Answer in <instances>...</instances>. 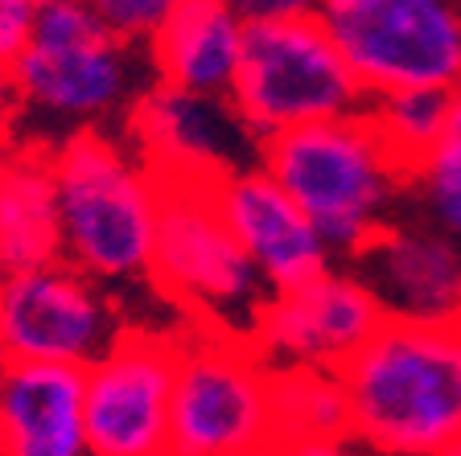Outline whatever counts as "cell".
I'll use <instances>...</instances> for the list:
<instances>
[{"mask_svg":"<svg viewBox=\"0 0 461 456\" xmlns=\"http://www.w3.org/2000/svg\"><path fill=\"white\" fill-rule=\"evenodd\" d=\"M355 436L379 452H461V321L384 317L338 366Z\"/></svg>","mask_w":461,"mask_h":456,"instance_id":"1","label":"cell"},{"mask_svg":"<svg viewBox=\"0 0 461 456\" xmlns=\"http://www.w3.org/2000/svg\"><path fill=\"white\" fill-rule=\"evenodd\" d=\"M259 169L285 185L330 251L342 255H355L375 230L387 227L392 206L412 185L366 107L259 140Z\"/></svg>","mask_w":461,"mask_h":456,"instance_id":"2","label":"cell"},{"mask_svg":"<svg viewBox=\"0 0 461 456\" xmlns=\"http://www.w3.org/2000/svg\"><path fill=\"white\" fill-rule=\"evenodd\" d=\"M157 181V235L149 255V276L198 317L202 329L248 337L264 304L272 300L268 280L240 247L227 214L219 206V177L222 173L202 169H153Z\"/></svg>","mask_w":461,"mask_h":456,"instance_id":"3","label":"cell"},{"mask_svg":"<svg viewBox=\"0 0 461 456\" xmlns=\"http://www.w3.org/2000/svg\"><path fill=\"white\" fill-rule=\"evenodd\" d=\"M62 255L91 280L149 276L157 181L99 132H78L54 156Z\"/></svg>","mask_w":461,"mask_h":456,"instance_id":"4","label":"cell"},{"mask_svg":"<svg viewBox=\"0 0 461 456\" xmlns=\"http://www.w3.org/2000/svg\"><path fill=\"white\" fill-rule=\"evenodd\" d=\"M227 99L256 140L366 107L363 83L317 13L248 21Z\"/></svg>","mask_w":461,"mask_h":456,"instance_id":"5","label":"cell"},{"mask_svg":"<svg viewBox=\"0 0 461 456\" xmlns=\"http://www.w3.org/2000/svg\"><path fill=\"white\" fill-rule=\"evenodd\" d=\"M272 448V366L256 342L198 329L177 350L169 452L243 456Z\"/></svg>","mask_w":461,"mask_h":456,"instance_id":"6","label":"cell"},{"mask_svg":"<svg viewBox=\"0 0 461 456\" xmlns=\"http://www.w3.org/2000/svg\"><path fill=\"white\" fill-rule=\"evenodd\" d=\"M366 99L461 83V0H317Z\"/></svg>","mask_w":461,"mask_h":456,"instance_id":"7","label":"cell"},{"mask_svg":"<svg viewBox=\"0 0 461 456\" xmlns=\"http://www.w3.org/2000/svg\"><path fill=\"white\" fill-rule=\"evenodd\" d=\"M128 46L91 0H41L25 46L9 58L21 103L70 120L112 112L132 86Z\"/></svg>","mask_w":461,"mask_h":456,"instance_id":"8","label":"cell"},{"mask_svg":"<svg viewBox=\"0 0 461 456\" xmlns=\"http://www.w3.org/2000/svg\"><path fill=\"white\" fill-rule=\"evenodd\" d=\"M177 337L120 333L91 366L83 390L86 452L157 456L169 452V399L177 374Z\"/></svg>","mask_w":461,"mask_h":456,"instance_id":"9","label":"cell"},{"mask_svg":"<svg viewBox=\"0 0 461 456\" xmlns=\"http://www.w3.org/2000/svg\"><path fill=\"white\" fill-rule=\"evenodd\" d=\"M120 337L115 308L75 264L0 276V358L91 366Z\"/></svg>","mask_w":461,"mask_h":456,"instance_id":"10","label":"cell"},{"mask_svg":"<svg viewBox=\"0 0 461 456\" xmlns=\"http://www.w3.org/2000/svg\"><path fill=\"white\" fill-rule=\"evenodd\" d=\"M384 304L358 276L321 272L297 288L272 292L251 342L268 366H326L338 371L379 329Z\"/></svg>","mask_w":461,"mask_h":456,"instance_id":"11","label":"cell"},{"mask_svg":"<svg viewBox=\"0 0 461 456\" xmlns=\"http://www.w3.org/2000/svg\"><path fill=\"white\" fill-rule=\"evenodd\" d=\"M219 206L272 292L297 288L330 267L334 255L330 243L268 169L248 165V169L222 173Z\"/></svg>","mask_w":461,"mask_h":456,"instance_id":"12","label":"cell"},{"mask_svg":"<svg viewBox=\"0 0 461 456\" xmlns=\"http://www.w3.org/2000/svg\"><path fill=\"white\" fill-rule=\"evenodd\" d=\"M350 259L387 317L461 321V243L445 230L387 222Z\"/></svg>","mask_w":461,"mask_h":456,"instance_id":"13","label":"cell"},{"mask_svg":"<svg viewBox=\"0 0 461 456\" xmlns=\"http://www.w3.org/2000/svg\"><path fill=\"white\" fill-rule=\"evenodd\" d=\"M86 366L38 358H0V452L78 456Z\"/></svg>","mask_w":461,"mask_h":456,"instance_id":"14","label":"cell"},{"mask_svg":"<svg viewBox=\"0 0 461 456\" xmlns=\"http://www.w3.org/2000/svg\"><path fill=\"white\" fill-rule=\"evenodd\" d=\"M132 132L140 136L144 156H149L153 169L202 173L248 169L240 156V144L256 140L235 115L227 95H194V91H182V86L169 83H157L136 103Z\"/></svg>","mask_w":461,"mask_h":456,"instance_id":"15","label":"cell"},{"mask_svg":"<svg viewBox=\"0 0 461 456\" xmlns=\"http://www.w3.org/2000/svg\"><path fill=\"white\" fill-rule=\"evenodd\" d=\"M243 17L230 0H182L153 29L149 58L161 83L194 95H227L243 49Z\"/></svg>","mask_w":461,"mask_h":456,"instance_id":"16","label":"cell"},{"mask_svg":"<svg viewBox=\"0 0 461 456\" xmlns=\"http://www.w3.org/2000/svg\"><path fill=\"white\" fill-rule=\"evenodd\" d=\"M62 259L54 161L33 152L0 156V276Z\"/></svg>","mask_w":461,"mask_h":456,"instance_id":"17","label":"cell"},{"mask_svg":"<svg viewBox=\"0 0 461 456\" xmlns=\"http://www.w3.org/2000/svg\"><path fill=\"white\" fill-rule=\"evenodd\" d=\"M355 436L342 374L272 366V452H338Z\"/></svg>","mask_w":461,"mask_h":456,"instance_id":"18","label":"cell"},{"mask_svg":"<svg viewBox=\"0 0 461 456\" xmlns=\"http://www.w3.org/2000/svg\"><path fill=\"white\" fill-rule=\"evenodd\" d=\"M375 128L384 132L400 165L408 169V181L420 169V161L432 152L437 136L445 128V112H449V91L445 86H403V91H387V95L366 99Z\"/></svg>","mask_w":461,"mask_h":456,"instance_id":"19","label":"cell"},{"mask_svg":"<svg viewBox=\"0 0 461 456\" xmlns=\"http://www.w3.org/2000/svg\"><path fill=\"white\" fill-rule=\"evenodd\" d=\"M408 190H420L424 210L432 214L437 230H445L449 238L461 243V165L441 161V156H424Z\"/></svg>","mask_w":461,"mask_h":456,"instance_id":"20","label":"cell"},{"mask_svg":"<svg viewBox=\"0 0 461 456\" xmlns=\"http://www.w3.org/2000/svg\"><path fill=\"white\" fill-rule=\"evenodd\" d=\"M107 29L124 41H149L153 29L169 17L173 0H91Z\"/></svg>","mask_w":461,"mask_h":456,"instance_id":"21","label":"cell"},{"mask_svg":"<svg viewBox=\"0 0 461 456\" xmlns=\"http://www.w3.org/2000/svg\"><path fill=\"white\" fill-rule=\"evenodd\" d=\"M41 0H0V58H13L25 46Z\"/></svg>","mask_w":461,"mask_h":456,"instance_id":"22","label":"cell"},{"mask_svg":"<svg viewBox=\"0 0 461 456\" xmlns=\"http://www.w3.org/2000/svg\"><path fill=\"white\" fill-rule=\"evenodd\" d=\"M429 156H441V161L461 165V83L449 86V112H445V128L437 136Z\"/></svg>","mask_w":461,"mask_h":456,"instance_id":"23","label":"cell"},{"mask_svg":"<svg viewBox=\"0 0 461 456\" xmlns=\"http://www.w3.org/2000/svg\"><path fill=\"white\" fill-rule=\"evenodd\" d=\"M248 21L256 17H293V13H317V0H230Z\"/></svg>","mask_w":461,"mask_h":456,"instance_id":"24","label":"cell"},{"mask_svg":"<svg viewBox=\"0 0 461 456\" xmlns=\"http://www.w3.org/2000/svg\"><path fill=\"white\" fill-rule=\"evenodd\" d=\"M21 112V91H17V78H13V62L0 58V136L13 128Z\"/></svg>","mask_w":461,"mask_h":456,"instance_id":"25","label":"cell"},{"mask_svg":"<svg viewBox=\"0 0 461 456\" xmlns=\"http://www.w3.org/2000/svg\"><path fill=\"white\" fill-rule=\"evenodd\" d=\"M173 4H182V0H173Z\"/></svg>","mask_w":461,"mask_h":456,"instance_id":"26","label":"cell"}]
</instances>
